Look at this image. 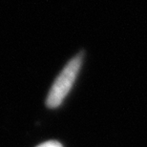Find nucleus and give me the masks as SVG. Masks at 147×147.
Here are the masks:
<instances>
[{
	"label": "nucleus",
	"instance_id": "f257e3e1",
	"mask_svg": "<svg viewBox=\"0 0 147 147\" xmlns=\"http://www.w3.org/2000/svg\"><path fill=\"white\" fill-rule=\"evenodd\" d=\"M83 55L79 54L72 58L64 67L55 80L47 98L46 104L49 108H57L62 103L76 81L81 68Z\"/></svg>",
	"mask_w": 147,
	"mask_h": 147
},
{
	"label": "nucleus",
	"instance_id": "f03ea898",
	"mask_svg": "<svg viewBox=\"0 0 147 147\" xmlns=\"http://www.w3.org/2000/svg\"><path fill=\"white\" fill-rule=\"evenodd\" d=\"M36 147H63L60 142H57V140H49V142L41 143L40 145Z\"/></svg>",
	"mask_w": 147,
	"mask_h": 147
}]
</instances>
